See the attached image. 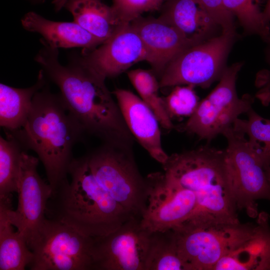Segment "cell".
Here are the masks:
<instances>
[{"mask_svg":"<svg viewBox=\"0 0 270 270\" xmlns=\"http://www.w3.org/2000/svg\"><path fill=\"white\" fill-rule=\"evenodd\" d=\"M33 258L24 236L0 206V270H24Z\"/></svg>","mask_w":270,"mask_h":270,"instance_id":"21","label":"cell"},{"mask_svg":"<svg viewBox=\"0 0 270 270\" xmlns=\"http://www.w3.org/2000/svg\"><path fill=\"white\" fill-rule=\"evenodd\" d=\"M39 160L27 152L22 153L17 182V208L14 210L12 204L0 203L27 244L46 218L47 203L52 193L50 186L42 180L37 171Z\"/></svg>","mask_w":270,"mask_h":270,"instance_id":"12","label":"cell"},{"mask_svg":"<svg viewBox=\"0 0 270 270\" xmlns=\"http://www.w3.org/2000/svg\"><path fill=\"white\" fill-rule=\"evenodd\" d=\"M265 172L266 177L270 182V166H267L265 168Z\"/></svg>","mask_w":270,"mask_h":270,"instance_id":"34","label":"cell"},{"mask_svg":"<svg viewBox=\"0 0 270 270\" xmlns=\"http://www.w3.org/2000/svg\"><path fill=\"white\" fill-rule=\"evenodd\" d=\"M236 38V30L222 31L186 48L166 66L160 77V87L188 84L210 87L222 77Z\"/></svg>","mask_w":270,"mask_h":270,"instance_id":"7","label":"cell"},{"mask_svg":"<svg viewBox=\"0 0 270 270\" xmlns=\"http://www.w3.org/2000/svg\"><path fill=\"white\" fill-rule=\"evenodd\" d=\"M242 65L243 62H238L227 66L218 84L199 102L182 126L184 131L209 142L252 108L254 98L249 94L240 98L236 91L237 76Z\"/></svg>","mask_w":270,"mask_h":270,"instance_id":"8","label":"cell"},{"mask_svg":"<svg viewBox=\"0 0 270 270\" xmlns=\"http://www.w3.org/2000/svg\"><path fill=\"white\" fill-rule=\"evenodd\" d=\"M262 13L265 19L270 22V0H268L265 8L262 11Z\"/></svg>","mask_w":270,"mask_h":270,"instance_id":"32","label":"cell"},{"mask_svg":"<svg viewBox=\"0 0 270 270\" xmlns=\"http://www.w3.org/2000/svg\"><path fill=\"white\" fill-rule=\"evenodd\" d=\"M25 152L12 136H0V202L12 203L17 182L22 153Z\"/></svg>","mask_w":270,"mask_h":270,"instance_id":"23","label":"cell"},{"mask_svg":"<svg viewBox=\"0 0 270 270\" xmlns=\"http://www.w3.org/2000/svg\"><path fill=\"white\" fill-rule=\"evenodd\" d=\"M256 0H223L226 9L238 19L244 34L264 40L270 34V22L264 18Z\"/></svg>","mask_w":270,"mask_h":270,"instance_id":"26","label":"cell"},{"mask_svg":"<svg viewBox=\"0 0 270 270\" xmlns=\"http://www.w3.org/2000/svg\"><path fill=\"white\" fill-rule=\"evenodd\" d=\"M46 84L42 70L36 82L26 88H16L0 84V125L4 132L22 128L28 119L36 93Z\"/></svg>","mask_w":270,"mask_h":270,"instance_id":"20","label":"cell"},{"mask_svg":"<svg viewBox=\"0 0 270 270\" xmlns=\"http://www.w3.org/2000/svg\"><path fill=\"white\" fill-rule=\"evenodd\" d=\"M246 120L237 118L233 126L248 136V141L264 168L270 166V119L262 118L252 108Z\"/></svg>","mask_w":270,"mask_h":270,"instance_id":"25","label":"cell"},{"mask_svg":"<svg viewBox=\"0 0 270 270\" xmlns=\"http://www.w3.org/2000/svg\"><path fill=\"white\" fill-rule=\"evenodd\" d=\"M41 42L44 46L34 60L46 78L59 88L66 108L86 133L104 144L132 148L134 138L105 80L72 58L68 65H62L58 50Z\"/></svg>","mask_w":270,"mask_h":270,"instance_id":"1","label":"cell"},{"mask_svg":"<svg viewBox=\"0 0 270 270\" xmlns=\"http://www.w3.org/2000/svg\"><path fill=\"white\" fill-rule=\"evenodd\" d=\"M72 58L104 80L120 75L137 62H150L147 49L130 24L94 49Z\"/></svg>","mask_w":270,"mask_h":270,"instance_id":"14","label":"cell"},{"mask_svg":"<svg viewBox=\"0 0 270 270\" xmlns=\"http://www.w3.org/2000/svg\"><path fill=\"white\" fill-rule=\"evenodd\" d=\"M146 270H186L172 228L152 232Z\"/></svg>","mask_w":270,"mask_h":270,"instance_id":"22","label":"cell"},{"mask_svg":"<svg viewBox=\"0 0 270 270\" xmlns=\"http://www.w3.org/2000/svg\"><path fill=\"white\" fill-rule=\"evenodd\" d=\"M195 0L222 31L236 30L234 17L226 9L223 0Z\"/></svg>","mask_w":270,"mask_h":270,"instance_id":"29","label":"cell"},{"mask_svg":"<svg viewBox=\"0 0 270 270\" xmlns=\"http://www.w3.org/2000/svg\"><path fill=\"white\" fill-rule=\"evenodd\" d=\"M160 10L158 18L190 38L204 40L219 27L195 0H166Z\"/></svg>","mask_w":270,"mask_h":270,"instance_id":"18","label":"cell"},{"mask_svg":"<svg viewBox=\"0 0 270 270\" xmlns=\"http://www.w3.org/2000/svg\"><path fill=\"white\" fill-rule=\"evenodd\" d=\"M26 0L33 4H42L44 2L46 1L47 0Z\"/></svg>","mask_w":270,"mask_h":270,"instance_id":"33","label":"cell"},{"mask_svg":"<svg viewBox=\"0 0 270 270\" xmlns=\"http://www.w3.org/2000/svg\"><path fill=\"white\" fill-rule=\"evenodd\" d=\"M112 94L134 138L154 159L164 164L169 155L162 148L160 122L153 112L140 96L130 90L117 88Z\"/></svg>","mask_w":270,"mask_h":270,"instance_id":"16","label":"cell"},{"mask_svg":"<svg viewBox=\"0 0 270 270\" xmlns=\"http://www.w3.org/2000/svg\"><path fill=\"white\" fill-rule=\"evenodd\" d=\"M147 49L150 64L160 77L168 64L186 48L203 40L192 39L159 18L142 16L130 23Z\"/></svg>","mask_w":270,"mask_h":270,"instance_id":"15","label":"cell"},{"mask_svg":"<svg viewBox=\"0 0 270 270\" xmlns=\"http://www.w3.org/2000/svg\"><path fill=\"white\" fill-rule=\"evenodd\" d=\"M28 245L32 270H92V238L64 223L46 217Z\"/></svg>","mask_w":270,"mask_h":270,"instance_id":"9","label":"cell"},{"mask_svg":"<svg viewBox=\"0 0 270 270\" xmlns=\"http://www.w3.org/2000/svg\"><path fill=\"white\" fill-rule=\"evenodd\" d=\"M21 22L25 30L40 34L44 41L54 48H81L87 52L103 43L74 21H54L30 12L22 17Z\"/></svg>","mask_w":270,"mask_h":270,"instance_id":"17","label":"cell"},{"mask_svg":"<svg viewBox=\"0 0 270 270\" xmlns=\"http://www.w3.org/2000/svg\"><path fill=\"white\" fill-rule=\"evenodd\" d=\"M71 182L53 191L46 217L66 224L84 235H107L133 216L98 184L86 156L74 158L68 168Z\"/></svg>","mask_w":270,"mask_h":270,"instance_id":"3","label":"cell"},{"mask_svg":"<svg viewBox=\"0 0 270 270\" xmlns=\"http://www.w3.org/2000/svg\"><path fill=\"white\" fill-rule=\"evenodd\" d=\"M222 135L227 142L226 169L238 210H244L256 218L258 215L256 201H270V182L264 166L243 132L232 126Z\"/></svg>","mask_w":270,"mask_h":270,"instance_id":"10","label":"cell"},{"mask_svg":"<svg viewBox=\"0 0 270 270\" xmlns=\"http://www.w3.org/2000/svg\"><path fill=\"white\" fill-rule=\"evenodd\" d=\"M127 74L140 98L153 112L160 126L166 130L174 128L164 98L159 94L160 87L155 74L150 70L140 68L130 70Z\"/></svg>","mask_w":270,"mask_h":270,"instance_id":"24","label":"cell"},{"mask_svg":"<svg viewBox=\"0 0 270 270\" xmlns=\"http://www.w3.org/2000/svg\"><path fill=\"white\" fill-rule=\"evenodd\" d=\"M64 8L74 22L103 42L128 24L120 20L112 6L101 0H67Z\"/></svg>","mask_w":270,"mask_h":270,"instance_id":"19","label":"cell"},{"mask_svg":"<svg viewBox=\"0 0 270 270\" xmlns=\"http://www.w3.org/2000/svg\"><path fill=\"white\" fill-rule=\"evenodd\" d=\"M148 194L142 226L150 232L172 229L188 219L196 206L191 190L168 181L164 172L150 174L146 177Z\"/></svg>","mask_w":270,"mask_h":270,"instance_id":"13","label":"cell"},{"mask_svg":"<svg viewBox=\"0 0 270 270\" xmlns=\"http://www.w3.org/2000/svg\"><path fill=\"white\" fill-rule=\"evenodd\" d=\"M85 156L98 184L129 214L142 220L147 206L148 188L132 148L103 144Z\"/></svg>","mask_w":270,"mask_h":270,"instance_id":"6","label":"cell"},{"mask_svg":"<svg viewBox=\"0 0 270 270\" xmlns=\"http://www.w3.org/2000/svg\"><path fill=\"white\" fill-rule=\"evenodd\" d=\"M5 133L25 152L32 150L38 154L52 192L68 180L73 148L86 134L66 108L60 94L52 92L47 83L34 96L24 126Z\"/></svg>","mask_w":270,"mask_h":270,"instance_id":"2","label":"cell"},{"mask_svg":"<svg viewBox=\"0 0 270 270\" xmlns=\"http://www.w3.org/2000/svg\"><path fill=\"white\" fill-rule=\"evenodd\" d=\"M151 233L132 217L114 232L92 238V270H146Z\"/></svg>","mask_w":270,"mask_h":270,"instance_id":"11","label":"cell"},{"mask_svg":"<svg viewBox=\"0 0 270 270\" xmlns=\"http://www.w3.org/2000/svg\"><path fill=\"white\" fill-rule=\"evenodd\" d=\"M172 229L186 270H213L222 256L255 236L258 225L186 221Z\"/></svg>","mask_w":270,"mask_h":270,"instance_id":"5","label":"cell"},{"mask_svg":"<svg viewBox=\"0 0 270 270\" xmlns=\"http://www.w3.org/2000/svg\"><path fill=\"white\" fill-rule=\"evenodd\" d=\"M191 84L176 86L171 92L164 98L166 111L172 117L191 116L196 110L199 99Z\"/></svg>","mask_w":270,"mask_h":270,"instance_id":"27","label":"cell"},{"mask_svg":"<svg viewBox=\"0 0 270 270\" xmlns=\"http://www.w3.org/2000/svg\"><path fill=\"white\" fill-rule=\"evenodd\" d=\"M166 0H112V6L124 24L148 12L160 10Z\"/></svg>","mask_w":270,"mask_h":270,"instance_id":"28","label":"cell"},{"mask_svg":"<svg viewBox=\"0 0 270 270\" xmlns=\"http://www.w3.org/2000/svg\"><path fill=\"white\" fill-rule=\"evenodd\" d=\"M67 0H53L52 4L54 6V10L58 12L64 8V5Z\"/></svg>","mask_w":270,"mask_h":270,"instance_id":"31","label":"cell"},{"mask_svg":"<svg viewBox=\"0 0 270 270\" xmlns=\"http://www.w3.org/2000/svg\"><path fill=\"white\" fill-rule=\"evenodd\" d=\"M262 0H256V2L257 3H259V2H260Z\"/></svg>","mask_w":270,"mask_h":270,"instance_id":"35","label":"cell"},{"mask_svg":"<svg viewBox=\"0 0 270 270\" xmlns=\"http://www.w3.org/2000/svg\"><path fill=\"white\" fill-rule=\"evenodd\" d=\"M263 41L265 44L264 58L266 68L256 74V85L258 90L255 96L263 105L267 106L270 103V34Z\"/></svg>","mask_w":270,"mask_h":270,"instance_id":"30","label":"cell"},{"mask_svg":"<svg viewBox=\"0 0 270 270\" xmlns=\"http://www.w3.org/2000/svg\"><path fill=\"white\" fill-rule=\"evenodd\" d=\"M162 166L168 181L195 194L196 209L185 221L240 222L228 181L224 149L206 144L194 150L174 153L168 156Z\"/></svg>","mask_w":270,"mask_h":270,"instance_id":"4","label":"cell"}]
</instances>
